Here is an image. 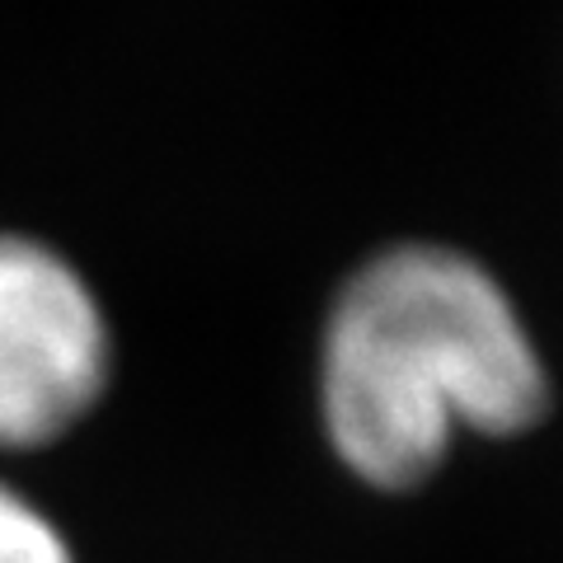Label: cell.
I'll list each match as a JSON object with an SVG mask.
<instances>
[{"instance_id": "cell-1", "label": "cell", "mask_w": 563, "mask_h": 563, "mask_svg": "<svg viewBox=\"0 0 563 563\" xmlns=\"http://www.w3.org/2000/svg\"><path fill=\"white\" fill-rule=\"evenodd\" d=\"M550 409V376L512 296L479 258L395 244L347 277L320 347L329 446L376 488H418L455 432L512 437Z\"/></svg>"}, {"instance_id": "cell-2", "label": "cell", "mask_w": 563, "mask_h": 563, "mask_svg": "<svg viewBox=\"0 0 563 563\" xmlns=\"http://www.w3.org/2000/svg\"><path fill=\"white\" fill-rule=\"evenodd\" d=\"M113 333L57 250L0 231V446H43L99 404Z\"/></svg>"}, {"instance_id": "cell-3", "label": "cell", "mask_w": 563, "mask_h": 563, "mask_svg": "<svg viewBox=\"0 0 563 563\" xmlns=\"http://www.w3.org/2000/svg\"><path fill=\"white\" fill-rule=\"evenodd\" d=\"M0 563H76L57 526L5 484H0Z\"/></svg>"}]
</instances>
